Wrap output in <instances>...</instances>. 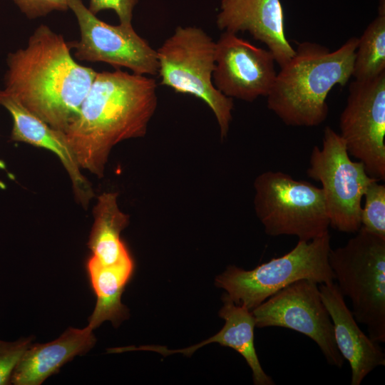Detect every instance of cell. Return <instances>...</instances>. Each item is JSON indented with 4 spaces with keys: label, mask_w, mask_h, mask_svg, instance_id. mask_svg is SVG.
<instances>
[{
    "label": "cell",
    "mask_w": 385,
    "mask_h": 385,
    "mask_svg": "<svg viewBox=\"0 0 385 385\" xmlns=\"http://www.w3.org/2000/svg\"><path fill=\"white\" fill-rule=\"evenodd\" d=\"M154 78L120 68L97 72L78 116L63 133L81 169L103 176L112 148L143 137L158 105Z\"/></svg>",
    "instance_id": "cell-1"
},
{
    "label": "cell",
    "mask_w": 385,
    "mask_h": 385,
    "mask_svg": "<svg viewBox=\"0 0 385 385\" xmlns=\"http://www.w3.org/2000/svg\"><path fill=\"white\" fill-rule=\"evenodd\" d=\"M63 37L41 24L24 48L7 55L2 90L64 133L78 116L97 71L78 63Z\"/></svg>",
    "instance_id": "cell-2"
},
{
    "label": "cell",
    "mask_w": 385,
    "mask_h": 385,
    "mask_svg": "<svg viewBox=\"0 0 385 385\" xmlns=\"http://www.w3.org/2000/svg\"><path fill=\"white\" fill-rule=\"evenodd\" d=\"M358 40L351 37L332 51L314 42L298 43L294 55L277 73L267 108L287 125L322 124L328 115L329 91L352 76Z\"/></svg>",
    "instance_id": "cell-3"
},
{
    "label": "cell",
    "mask_w": 385,
    "mask_h": 385,
    "mask_svg": "<svg viewBox=\"0 0 385 385\" xmlns=\"http://www.w3.org/2000/svg\"><path fill=\"white\" fill-rule=\"evenodd\" d=\"M328 259L356 321L371 340L385 342V238L361 227L345 245L331 248Z\"/></svg>",
    "instance_id": "cell-4"
},
{
    "label": "cell",
    "mask_w": 385,
    "mask_h": 385,
    "mask_svg": "<svg viewBox=\"0 0 385 385\" xmlns=\"http://www.w3.org/2000/svg\"><path fill=\"white\" fill-rule=\"evenodd\" d=\"M329 232L309 241L299 240L287 254L262 263L251 270L229 266L215 279L235 304L252 311L270 297L299 279L318 284L334 282L329 263Z\"/></svg>",
    "instance_id": "cell-5"
},
{
    "label": "cell",
    "mask_w": 385,
    "mask_h": 385,
    "mask_svg": "<svg viewBox=\"0 0 385 385\" xmlns=\"http://www.w3.org/2000/svg\"><path fill=\"white\" fill-rule=\"evenodd\" d=\"M156 51L160 83L205 102L215 116L221 139L226 138L234 103L212 82L215 64L212 38L200 28L178 26Z\"/></svg>",
    "instance_id": "cell-6"
},
{
    "label": "cell",
    "mask_w": 385,
    "mask_h": 385,
    "mask_svg": "<svg viewBox=\"0 0 385 385\" xmlns=\"http://www.w3.org/2000/svg\"><path fill=\"white\" fill-rule=\"evenodd\" d=\"M254 188L255 211L267 235H293L309 241L329 232L321 188L270 170L255 178Z\"/></svg>",
    "instance_id": "cell-7"
},
{
    "label": "cell",
    "mask_w": 385,
    "mask_h": 385,
    "mask_svg": "<svg viewBox=\"0 0 385 385\" xmlns=\"http://www.w3.org/2000/svg\"><path fill=\"white\" fill-rule=\"evenodd\" d=\"M307 176L322 184L329 226L339 232H356L361 227V200L371 177L360 161L351 160L339 133L327 126L322 146L313 147Z\"/></svg>",
    "instance_id": "cell-8"
},
{
    "label": "cell",
    "mask_w": 385,
    "mask_h": 385,
    "mask_svg": "<svg viewBox=\"0 0 385 385\" xmlns=\"http://www.w3.org/2000/svg\"><path fill=\"white\" fill-rule=\"evenodd\" d=\"M318 284L299 279L270 297L252 310L255 327H279L303 334L317 344L329 365L342 368L344 359L337 348Z\"/></svg>",
    "instance_id": "cell-9"
},
{
    "label": "cell",
    "mask_w": 385,
    "mask_h": 385,
    "mask_svg": "<svg viewBox=\"0 0 385 385\" xmlns=\"http://www.w3.org/2000/svg\"><path fill=\"white\" fill-rule=\"evenodd\" d=\"M341 138L349 155L379 181L385 180V72L349 86L339 118Z\"/></svg>",
    "instance_id": "cell-10"
},
{
    "label": "cell",
    "mask_w": 385,
    "mask_h": 385,
    "mask_svg": "<svg viewBox=\"0 0 385 385\" xmlns=\"http://www.w3.org/2000/svg\"><path fill=\"white\" fill-rule=\"evenodd\" d=\"M68 5L80 30V39L68 42L76 58L106 63L116 69L126 68L138 75H158L156 50L136 33L132 25L104 22L92 14L82 0H68Z\"/></svg>",
    "instance_id": "cell-11"
},
{
    "label": "cell",
    "mask_w": 385,
    "mask_h": 385,
    "mask_svg": "<svg viewBox=\"0 0 385 385\" xmlns=\"http://www.w3.org/2000/svg\"><path fill=\"white\" fill-rule=\"evenodd\" d=\"M215 60L212 82L227 97L252 102L270 92L277 72L269 50L224 31L215 42Z\"/></svg>",
    "instance_id": "cell-12"
},
{
    "label": "cell",
    "mask_w": 385,
    "mask_h": 385,
    "mask_svg": "<svg viewBox=\"0 0 385 385\" xmlns=\"http://www.w3.org/2000/svg\"><path fill=\"white\" fill-rule=\"evenodd\" d=\"M216 24L224 31L249 32L267 46L280 67L294 55L285 34L280 0H220Z\"/></svg>",
    "instance_id": "cell-13"
},
{
    "label": "cell",
    "mask_w": 385,
    "mask_h": 385,
    "mask_svg": "<svg viewBox=\"0 0 385 385\" xmlns=\"http://www.w3.org/2000/svg\"><path fill=\"white\" fill-rule=\"evenodd\" d=\"M0 106L6 108L12 118L11 140L42 148L54 153L70 178L76 200L86 207L94 193L90 183L82 174L63 133L52 128L2 90H0Z\"/></svg>",
    "instance_id": "cell-14"
},
{
    "label": "cell",
    "mask_w": 385,
    "mask_h": 385,
    "mask_svg": "<svg viewBox=\"0 0 385 385\" xmlns=\"http://www.w3.org/2000/svg\"><path fill=\"white\" fill-rule=\"evenodd\" d=\"M319 289L333 324L337 348L351 366V384L360 385L375 368L385 365L384 352L359 328L337 284H319Z\"/></svg>",
    "instance_id": "cell-15"
},
{
    "label": "cell",
    "mask_w": 385,
    "mask_h": 385,
    "mask_svg": "<svg viewBox=\"0 0 385 385\" xmlns=\"http://www.w3.org/2000/svg\"><path fill=\"white\" fill-rule=\"evenodd\" d=\"M93 329L69 327L58 339L46 344H31L15 367L11 384L39 385L77 355L95 344Z\"/></svg>",
    "instance_id": "cell-16"
},
{
    "label": "cell",
    "mask_w": 385,
    "mask_h": 385,
    "mask_svg": "<svg viewBox=\"0 0 385 385\" xmlns=\"http://www.w3.org/2000/svg\"><path fill=\"white\" fill-rule=\"evenodd\" d=\"M86 270L97 297L88 326L94 329L105 321L118 326L128 317L127 307L121 303V295L133 272V259L106 266L91 256L86 262Z\"/></svg>",
    "instance_id": "cell-17"
},
{
    "label": "cell",
    "mask_w": 385,
    "mask_h": 385,
    "mask_svg": "<svg viewBox=\"0 0 385 385\" xmlns=\"http://www.w3.org/2000/svg\"><path fill=\"white\" fill-rule=\"evenodd\" d=\"M117 192H103L93 208L94 222L88 247L91 257L103 265H113L132 259L120 239V232L129 224V215L118 205Z\"/></svg>",
    "instance_id": "cell-18"
},
{
    "label": "cell",
    "mask_w": 385,
    "mask_h": 385,
    "mask_svg": "<svg viewBox=\"0 0 385 385\" xmlns=\"http://www.w3.org/2000/svg\"><path fill=\"white\" fill-rule=\"evenodd\" d=\"M219 315L225 319L222 329L227 335L226 346L240 354L252 372L255 385H274V382L262 368L254 346L255 317L252 311L235 304L226 294Z\"/></svg>",
    "instance_id": "cell-19"
},
{
    "label": "cell",
    "mask_w": 385,
    "mask_h": 385,
    "mask_svg": "<svg viewBox=\"0 0 385 385\" xmlns=\"http://www.w3.org/2000/svg\"><path fill=\"white\" fill-rule=\"evenodd\" d=\"M385 72V5L381 0L377 17L358 40L353 65L354 80L374 78Z\"/></svg>",
    "instance_id": "cell-20"
},
{
    "label": "cell",
    "mask_w": 385,
    "mask_h": 385,
    "mask_svg": "<svg viewBox=\"0 0 385 385\" xmlns=\"http://www.w3.org/2000/svg\"><path fill=\"white\" fill-rule=\"evenodd\" d=\"M361 211V227L385 238V185L374 180L367 188Z\"/></svg>",
    "instance_id": "cell-21"
},
{
    "label": "cell",
    "mask_w": 385,
    "mask_h": 385,
    "mask_svg": "<svg viewBox=\"0 0 385 385\" xmlns=\"http://www.w3.org/2000/svg\"><path fill=\"white\" fill-rule=\"evenodd\" d=\"M33 339L21 338L14 342L0 340V385L11 384L13 371Z\"/></svg>",
    "instance_id": "cell-22"
},
{
    "label": "cell",
    "mask_w": 385,
    "mask_h": 385,
    "mask_svg": "<svg viewBox=\"0 0 385 385\" xmlns=\"http://www.w3.org/2000/svg\"><path fill=\"white\" fill-rule=\"evenodd\" d=\"M29 19L45 16L55 11L68 9V0H12Z\"/></svg>",
    "instance_id": "cell-23"
},
{
    "label": "cell",
    "mask_w": 385,
    "mask_h": 385,
    "mask_svg": "<svg viewBox=\"0 0 385 385\" xmlns=\"http://www.w3.org/2000/svg\"><path fill=\"white\" fill-rule=\"evenodd\" d=\"M139 0H90L88 9L96 15L103 10H113L119 22L123 25H132L133 10Z\"/></svg>",
    "instance_id": "cell-24"
},
{
    "label": "cell",
    "mask_w": 385,
    "mask_h": 385,
    "mask_svg": "<svg viewBox=\"0 0 385 385\" xmlns=\"http://www.w3.org/2000/svg\"><path fill=\"white\" fill-rule=\"evenodd\" d=\"M4 188H5V185L4 184L2 181L0 180V189H4Z\"/></svg>",
    "instance_id": "cell-25"
}]
</instances>
